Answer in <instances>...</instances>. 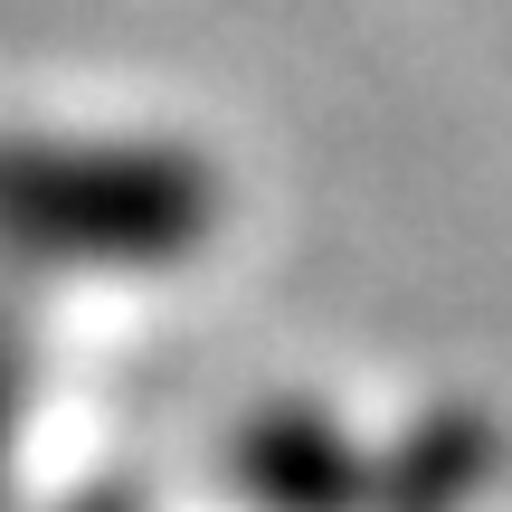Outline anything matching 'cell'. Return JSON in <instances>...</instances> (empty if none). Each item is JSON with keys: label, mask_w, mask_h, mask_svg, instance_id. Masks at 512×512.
Masks as SVG:
<instances>
[{"label": "cell", "mask_w": 512, "mask_h": 512, "mask_svg": "<svg viewBox=\"0 0 512 512\" xmlns=\"http://www.w3.org/2000/svg\"><path fill=\"white\" fill-rule=\"evenodd\" d=\"M10 427H19V332L0 323V456H10Z\"/></svg>", "instance_id": "cell-4"}, {"label": "cell", "mask_w": 512, "mask_h": 512, "mask_svg": "<svg viewBox=\"0 0 512 512\" xmlns=\"http://www.w3.org/2000/svg\"><path fill=\"white\" fill-rule=\"evenodd\" d=\"M247 484H256V503H275V512H342V503H361L351 456L313 418H275L266 437L247 446Z\"/></svg>", "instance_id": "cell-2"}, {"label": "cell", "mask_w": 512, "mask_h": 512, "mask_svg": "<svg viewBox=\"0 0 512 512\" xmlns=\"http://www.w3.org/2000/svg\"><path fill=\"white\" fill-rule=\"evenodd\" d=\"M465 494V465L456 456H437V475H408V512H446Z\"/></svg>", "instance_id": "cell-3"}, {"label": "cell", "mask_w": 512, "mask_h": 512, "mask_svg": "<svg viewBox=\"0 0 512 512\" xmlns=\"http://www.w3.org/2000/svg\"><path fill=\"white\" fill-rule=\"evenodd\" d=\"M219 228V181L181 152L0 143V256L19 266H181Z\"/></svg>", "instance_id": "cell-1"}]
</instances>
